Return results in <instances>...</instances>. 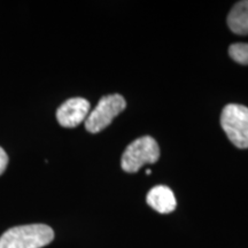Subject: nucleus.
<instances>
[{"instance_id": "nucleus-3", "label": "nucleus", "mask_w": 248, "mask_h": 248, "mask_svg": "<svg viewBox=\"0 0 248 248\" xmlns=\"http://www.w3.org/2000/svg\"><path fill=\"white\" fill-rule=\"evenodd\" d=\"M222 129L235 147L248 148V108L244 105L229 104L223 108Z\"/></svg>"}, {"instance_id": "nucleus-1", "label": "nucleus", "mask_w": 248, "mask_h": 248, "mask_svg": "<svg viewBox=\"0 0 248 248\" xmlns=\"http://www.w3.org/2000/svg\"><path fill=\"white\" fill-rule=\"evenodd\" d=\"M54 239V231L46 224L14 226L0 237V248H42Z\"/></svg>"}, {"instance_id": "nucleus-8", "label": "nucleus", "mask_w": 248, "mask_h": 248, "mask_svg": "<svg viewBox=\"0 0 248 248\" xmlns=\"http://www.w3.org/2000/svg\"><path fill=\"white\" fill-rule=\"evenodd\" d=\"M229 54L231 59L240 64H248V44L238 43L229 47Z\"/></svg>"}, {"instance_id": "nucleus-5", "label": "nucleus", "mask_w": 248, "mask_h": 248, "mask_svg": "<svg viewBox=\"0 0 248 248\" xmlns=\"http://www.w3.org/2000/svg\"><path fill=\"white\" fill-rule=\"evenodd\" d=\"M90 114V102L84 98H71L57 110V120L64 128H75L85 122Z\"/></svg>"}, {"instance_id": "nucleus-9", "label": "nucleus", "mask_w": 248, "mask_h": 248, "mask_svg": "<svg viewBox=\"0 0 248 248\" xmlns=\"http://www.w3.org/2000/svg\"><path fill=\"white\" fill-rule=\"evenodd\" d=\"M8 164V156L4 151V148L0 147V175L5 171L6 167Z\"/></svg>"}, {"instance_id": "nucleus-2", "label": "nucleus", "mask_w": 248, "mask_h": 248, "mask_svg": "<svg viewBox=\"0 0 248 248\" xmlns=\"http://www.w3.org/2000/svg\"><path fill=\"white\" fill-rule=\"evenodd\" d=\"M160 157V147L156 140L144 136L133 140L125 148L121 159V167L126 172H137L145 164L155 163Z\"/></svg>"}, {"instance_id": "nucleus-7", "label": "nucleus", "mask_w": 248, "mask_h": 248, "mask_svg": "<svg viewBox=\"0 0 248 248\" xmlns=\"http://www.w3.org/2000/svg\"><path fill=\"white\" fill-rule=\"evenodd\" d=\"M228 26L235 35H248V0L237 2L228 15Z\"/></svg>"}, {"instance_id": "nucleus-10", "label": "nucleus", "mask_w": 248, "mask_h": 248, "mask_svg": "<svg viewBox=\"0 0 248 248\" xmlns=\"http://www.w3.org/2000/svg\"><path fill=\"white\" fill-rule=\"evenodd\" d=\"M151 173H152V170L147 169V170H146V175H151Z\"/></svg>"}, {"instance_id": "nucleus-4", "label": "nucleus", "mask_w": 248, "mask_h": 248, "mask_svg": "<svg viewBox=\"0 0 248 248\" xmlns=\"http://www.w3.org/2000/svg\"><path fill=\"white\" fill-rule=\"evenodd\" d=\"M126 102L120 94H109L99 100L85 120V129L91 133H98L106 129L113 120L125 109Z\"/></svg>"}, {"instance_id": "nucleus-6", "label": "nucleus", "mask_w": 248, "mask_h": 248, "mask_svg": "<svg viewBox=\"0 0 248 248\" xmlns=\"http://www.w3.org/2000/svg\"><path fill=\"white\" fill-rule=\"evenodd\" d=\"M146 201L148 206L160 214H170L177 207L175 194L168 186H154L147 193Z\"/></svg>"}]
</instances>
